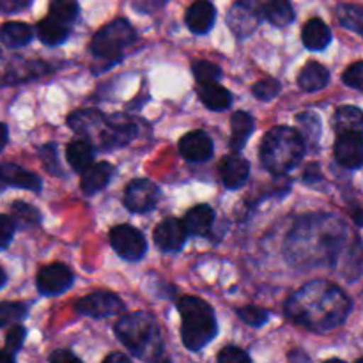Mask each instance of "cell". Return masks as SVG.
Listing matches in <instances>:
<instances>
[{"label":"cell","instance_id":"obj_35","mask_svg":"<svg viewBox=\"0 0 363 363\" xmlns=\"http://www.w3.org/2000/svg\"><path fill=\"white\" fill-rule=\"evenodd\" d=\"M280 89L282 87H280L279 82L273 80V78H266V80L257 82V84L252 87V92H254L255 98L261 99V101H269V99H273L279 94Z\"/></svg>","mask_w":363,"mask_h":363},{"label":"cell","instance_id":"obj_32","mask_svg":"<svg viewBox=\"0 0 363 363\" xmlns=\"http://www.w3.org/2000/svg\"><path fill=\"white\" fill-rule=\"evenodd\" d=\"M78 13H80V6L77 0H52L50 4V16L66 25L73 23L78 18Z\"/></svg>","mask_w":363,"mask_h":363},{"label":"cell","instance_id":"obj_8","mask_svg":"<svg viewBox=\"0 0 363 363\" xmlns=\"http://www.w3.org/2000/svg\"><path fill=\"white\" fill-rule=\"evenodd\" d=\"M74 311L82 315H89V318H108V315H116L124 311V303L121 301L119 296L113 293H106V291H98L84 296L74 303Z\"/></svg>","mask_w":363,"mask_h":363},{"label":"cell","instance_id":"obj_14","mask_svg":"<svg viewBox=\"0 0 363 363\" xmlns=\"http://www.w3.org/2000/svg\"><path fill=\"white\" fill-rule=\"evenodd\" d=\"M137 135V128L128 117L112 116L106 117L105 133H103L99 147L101 149H116L130 144Z\"/></svg>","mask_w":363,"mask_h":363},{"label":"cell","instance_id":"obj_7","mask_svg":"<svg viewBox=\"0 0 363 363\" xmlns=\"http://www.w3.org/2000/svg\"><path fill=\"white\" fill-rule=\"evenodd\" d=\"M110 245L113 250L117 252L119 257L124 261L137 262L147 252V241H145L144 234L138 229L131 225H117L110 230L108 234Z\"/></svg>","mask_w":363,"mask_h":363},{"label":"cell","instance_id":"obj_28","mask_svg":"<svg viewBox=\"0 0 363 363\" xmlns=\"http://www.w3.org/2000/svg\"><path fill=\"white\" fill-rule=\"evenodd\" d=\"M0 41L9 48H21L32 41V28L23 21H7L0 28Z\"/></svg>","mask_w":363,"mask_h":363},{"label":"cell","instance_id":"obj_18","mask_svg":"<svg viewBox=\"0 0 363 363\" xmlns=\"http://www.w3.org/2000/svg\"><path fill=\"white\" fill-rule=\"evenodd\" d=\"M186 25L194 34L204 35L213 28L216 20V9L209 0H197L186 11Z\"/></svg>","mask_w":363,"mask_h":363},{"label":"cell","instance_id":"obj_29","mask_svg":"<svg viewBox=\"0 0 363 363\" xmlns=\"http://www.w3.org/2000/svg\"><path fill=\"white\" fill-rule=\"evenodd\" d=\"M38 34L39 39H41L45 45L57 46L67 39V35H69V25L55 20L53 16H48L38 23Z\"/></svg>","mask_w":363,"mask_h":363},{"label":"cell","instance_id":"obj_38","mask_svg":"<svg viewBox=\"0 0 363 363\" xmlns=\"http://www.w3.org/2000/svg\"><path fill=\"white\" fill-rule=\"evenodd\" d=\"M25 337H27V330H25L21 325H14L13 328L9 330V333H7L6 350L9 351V353L16 354L18 351L21 350V346H23Z\"/></svg>","mask_w":363,"mask_h":363},{"label":"cell","instance_id":"obj_34","mask_svg":"<svg viewBox=\"0 0 363 363\" xmlns=\"http://www.w3.org/2000/svg\"><path fill=\"white\" fill-rule=\"evenodd\" d=\"M25 315H27V305L4 301L0 303V328L11 325V323L21 321Z\"/></svg>","mask_w":363,"mask_h":363},{"label":"cell","instance_id":"obj_19","mask_svg":"<svg viewBox=\"0 0 363 363\" xmlns=\"http://www.w3.org/2000/svg\"><path fill=\"white\" fill-rule=\"evenodd\" d=\"M113 174H116V167L108 162L92 163L87 169L82 172L80 188L85 195H94L101 191L106 184L112 181Z\"/></svg>","mask_w":363,"mask_h":363},{"label":"cell","instance_id":"obj_20","mask_svg":"<svg viewBox=\"0 0 363 363\" xmlns=\"http://www.w3.org/2000/svg\"><path fill=\"white\" fill-rule=\"evenodd\" d=\"M222 181L229 190H238L247 183L250 176V165L241 155H229L220 163Z\"/></svg>","mask_w":363,"mask_h":363},{"label":"cell","instance_id":"obj_36","mask_svg":"<svg viewBox=\"0 0 363 363\" xmlns=\"http://www.w3.org/2000/svg\"><path fill=\"white\" fill-rule=\"evenodd\" d=\"M13 213L14 220L16 222H27V223H39L41 222V213L30 204H25V202H14L13 204Z\"/></svg>","mask_w":363,"mask_h":363},{"label":"cell","instance_id":"obj_27","mask_svg":"<svg viewBox=\"0 0 363 363\" xmlns=\"http://www.w3.org/2000/svg\"><path fill=\"white\" fill-rule=\"evenodd\" d=\"M230 149L233 151H241L247 145L248 137L254 131V117L247 112H236L230 117Z\"/></svg>","mask_w":363,"mask_h":363},{"label":"cell","instance_id":"obj_43","mask_svg":"<svg viewBox=\"0 0 363 363\" xmlns=\"http://www.w3.org/2000/svg\"><path fill=\"white\" fill-rule=\"evenodd\" d=\"M50 360L52 362H57V363H64V362H78V357H74L71 351L67 350H60L57 351V353H53L52 357H50Z\"/></svg>","mask_w":363,"mask_h":363},{"label":"cell","instance_id":"obj_48","mask_svg":"<svg viewBox=\"0 0 363 363\" xmlns=\"http://www.w3.org/2000/svg\"><path fill=\"white\" fill-rule=\"evenodd\" d=\"M6 282H7V275H6V272L2 269V266H0V289L6 286Z\"/></svg>","mask_w":363,"mask_h":363},{"label":"cell","instance_id":"obj_17","mask_svg":"<svg viewBox=\"0 0 363 363\" xmlns=\"http://www.w3.org/2000/svg\"><path fill=\"white\" fill-rule=\"evenodd\" d=\"M6 188H25L30 191H41L43 184L35 174L14 163H0V194Z\"/></svg>","mask_w":363,"mask_h":363},{"label":"cell","instance_id":"obj_23","mask_svg":"<svg viewBox=\"0 0 363 363\" xmlns=\"http://www.w3.org/2000/svg\"><path fill=\"white\" fill-rule=\"evenodd\" d=\"M197 92L201 101L209 110H215V112H222V110H227L233 105V96H230V92L225 87H222V85H218V82H213V84H199Z\"/></svg>","mask_w":363,"mask_h":363},{"label":"cell","instance_id":"obj_6","mask_svg":"<svg viewBox=\"0 0 363 363\" xmlns=\"http://www.w3.org/2000/svg\"><path fill=\"white\" fill-rule=\"evenodd\" d=\"M137 39L133 27L126 20H113L94 34L91 52L99 59L117 60L124 50Z\"/></svg>","mask_w":363,"mask_h":363},{"label":"cell","instance_id":"obj_10","mask_svg":"<svg viewBox=\"0 0 363 363\" xmlns=\"http://www.w3.org/2000/svg\"><path fill=\"white\" fill-rule=\"evenodd\" d=\"M335 160L344 169L357 170L363 167V130L339 133L335 142Z\"/></svg>","mask_w":363,"mask_h":363},{"label":"cell","instance_id":"obj_33","mask_svg":"<svg viewBox=\"0 0 363 363\" xmlns=\"http://www.w3.org/2000/svg\"><path fill=\"white\" fill-rule=\"evenodd\" d=\"M194 74L199 84H213L222 78V69L209 60H197L194 62Z\"/></svg>","mask_w":363,"mask_h":363},{"label":"cell","instance_id":"obj_13","mask_svg":"<svg viewBox=\"0 0 363 363\" xmlns=\"http://www.w3.org/2000/svg\"><path fill=\"white\" fill-rule=\"evenodd\" d=\"M105 124H106V117L103 116L101 112L92 108H85V110H77V112L71 113L67 117V126L78 133L80 137L87 138L94 144L96 140L101 142L103 133H105Z\"/></svg>","mask_w":363,"mask_h":363},{"label":"cell","instance_id":"obj_45","mask_svg":"<svg viewBox=\"0 0 363 363\" xmlns=\"http://www.w3.org/2000/svg\"><path fill=\"white\" fill-rule=\"evenodd\" d=\"M14 360H16V357L13 353H9L7 350H0V363H13Z\"/></svg>","mask_w":363,"mask_h":363},{"label":"cell","instance_id":"obj_31","mask_svg":"<svg viewBox=\"0 0 363 363\" xmlns=\"http://www.w3.org/2000/svg\"><path fill=\"white\" fill-rule=\"evenodd\" d=\"M337 18H339L342 27L357 32L363 38V6H354V4L339 6L337 7Z\"/></svg>","mask_w":363,"mask_h":363},{"label":"cell","instance_id":"obj_24","mask_svg":"<svg viewBox=\"0 0 363 363\" xmlns=\"http://www.w3.org/2000/svg\"><path fill=\"white\" fill-rule=\"evenodd\" d=\"M261 18L275 27H287L294 20V9L289 0H262Z\"/></svg>","mask_w":363,"mask_h":363},{"label":"cell","instance_id":"obj_37","mask_svg":"<svg viewBox=\"0 0 363 363\" xmlns=\"http://www.w3.org/2000/svg\"><path fill=\"white\" fill-rule=\"evenodd\" d=\"M238 315H240V318L243 319L247 325L255 326V328H259V326L264 325L269 318L268 312L262 311V308H259V307H252V305L250 307L240 308V311H238Z\"/></svg>","mask_w":363,"mask_h":363},{"label":"cell","instance_id":"obj_26","mask_svg":"<svg viewBox=\"0 0 363 363\" xmlns=\"http://www.w3.org/2000/svg\"><path fill=\"white\" fill-rule=\"evenodd\" d=\"M328 82L330 71L319 62H307L303 69H301L300 77H298V84L307 92L321 91V89H325L328 85Z\"/></svg>","mask_w":363,"mask_h":363},{"label":"cell","instance_id":"obj_4","mask_svg":"<svg viewBox=\"0 0 363 363\" xmlns=\"http://www.w3.org/2000/svg\"><path fill=\"white\" fill-rule=\"evenodd\" d=\"M303 155L305 140L294 128L275 126L262 138L261 162L275 176H282L300 165Z\"/></svg>","mask_w":363,"mask_h":363},{"label":"cell","instance_id":"obj_42","mask_svg":"<svg viewBox=\"0 0 363 363\" xmlns=\"http://www.w3.org/2000/svg\"><path fill=\"white\" fill-rule=\"evenodd\" d=\"M32 0H0V11L2 13H16L25 9Z\"/></svg>","mask_w":363,"mask_h":363},{"label":"cell","instance_id":"obj_47","mask_svg":"<svg viewBox=\"0 0 363 363\" xmlns=\"http://www.w3.org/2000/svg\"><path fill=\"white\" fill-rule=\"evenodd\" d=\"M105 362H110V363H112V362H123V363H128V362H130V358L124 357V354H112V357L106 358Z\"/></svg>","mask_w":363,"mask_h":363},{"label":"cell","instance_id":"obj_2","mask_svg":"<svg viewBox=\"0 0 363 363\" xmlns=\"http://www.w3.org/2000/svg\"><path fill=\"white\" fill-rule=\"evenodd\" d=\"M350 312V298L328 280H312L286 301L287 318L318 333L332 332L342 326Z\"/></svg>","mask_w":363,"mask_h":363},{"label":"cell","instance_id":"obj_1","mask_svg":"<svg viewBox=\"0 0 363 363\" xmlns=\"http://www.w3.org/2000/svg\"><path fill=\"white\" fill-rule=\"evenodd\" d=\"M346 234V225L335 216H303L287 238V259L301 268L332 264L342 254Z\"/></svg>","mask_w":363,"mask_h":363},{"label":"cell","instance_id":"obj_39","mask_svg":"<svg viewBox=\"0 0 363 363\" xmlns=\"http://www.w3.org/2000/svg\"><path fill=\"white\" fill-rule=\"evenodd\" d=\"M16 230V220L9 215H0V250L9 247Z\"/></svg>","mask_w":363,"mask_h":363},{"label":"cell","instance_id":"obj_41","mask_svg":"<svg viewBox=\"0 0 363 363\" xmlns=\"http://www.w3.org/2000/svg\"><path fill=\"white\" fill-rule=\"evenodd\" d=\"M218 362H225V363H241V362H250V354L245 353L243 350L240 347H225L222 353L218 354Z\"/></svg>","mask_w":363,"mask_h":363},{"label":"cell","instance_id":"obj_40","mask_svg":"<svg viewBox=\"0 0 363 363\" xmlns=\"http://www.w3.org/2000/svg\"><path fill=\"white\" fill-rule=\"evenodd\" d=\"M344 84L363 92V62H357L347 67L342 74Z\"/></svg>","mask_w":363,"mask_h":363},{"label":"cell","instance_id":"obj_3","mask_svg":"<svg viewBox=\"0 0 363 363\" xmlns=\"http://www.w3.org/2000/svg\"><path fill=\"white\" fill-rule=\"evenodd\" d=\"M116 335L133 357L140 360H158L163 339L158 321L149 312H131L117 321Z\"/></svg>","mask_w":363,"mask_h":363},{"label":"cell","instance_id":"obj_30","mask_svg":"<svg viewBox=\"0 0 363 363\" xmlns=\"http://www.w3.org/2000/svg\"><path fill=\"white\" fill-rule=\"evenodd\" d=\"M333 128L337 135L350 130H363V112L357 106H340L333 116Z\"/></svg>","mask_w":363,"mask_h":363},{"label":"cell","instance_id":"obj_15","mask_svg":"<svg viewBox=\"0 0 363 363\" xmlns=\"http://www.w3.org/2000/svg\"><path fill=\"white\" fill-rule=\"evenodd\" d=\"M213 140L206 131H190L179 140V152L186 162L202 163L213 156Z\"/></svg>","mask_w":363,"mask_h":363},{"label":"cell","instance_id":"obj_22","mask_svg":"<svg viewBox=\"0 0 363 363\" xmlns=\"http://www.w3.org/2000/svg\"><path fill=\"white\" fill-rule=\"evenodd\" d=\"M301 39H303V45L308 50L321 52V50H325L332 43V30H330L328 25L323 20L312 18V20L305 23L303 30H301Z\"/></svg>","mask_w":363,"mask_h":363},{"label":"cell","instance_id":"obj_9","mask_svg":"<svg viewBox=\"0 0 363 363\" xmlns=\"http://www.w3.org/2000/svg\"><path fill=\"white\" fill-rule=\"evenodd\" d=\"M160 201V188L149 179H133L124 191V206L131 213H149Z\"/></svg>","mask_w":363,"mask_h":363},{"label":"cell","instance_id":"obj_12","mask_svg":"<svg viewBox=\"0 0 363 363\" xmlns=\"http://www.w3.org/2000/svg\"><path fill=\"white\" fill-rule=\"evenodd\" d=\"M262 0H238L229 13V27L240 38H245L255 30L261 18Z\"/></svg>","mask_w":363,"mask_h":363},{"label":"cell","instance_id":"obj_25","mask_svg":"<svg viewBox=\"0 0 363 363\" xmlns=\"http://www.w3.org/2000/svg\"><path fill=\"white\" fill-rule=\"evenodd\" d=\"M96 149L94 144L87 138H78V140L71 142L66 149L67 162H69L71 169L77 172H84L89 165L94 163Z\"/></svg>","mask_w":363,"mask_h":363},{"label":"cell","instance_id":"obj_46","mask_svg":"<svg viewBox=\"0 0 363 363\" xmlns=\"http://www.w3.org/2000/svg\"><path fill=\"white\" fill-rule=\"evenodd\" d=\"M353 220L358 223V225H363V209L362 208L353 209Z\"/></svg>","mask_w":363,"mask_h":363},{"label":"cell","instance_id":"obj_44","mask_svg":"<svg viewBox=\"0 0 363 363\" xmlns=\"http://www.w3.org/2000/svg\"><path fill=\"white\" fill-rule=\"evenodd\" d=\"M7 140H9V130L4 123H0V152L7 145Z\"/></svg>","mask_w":363,"mask_h":363},{"label":"cell","instance_id":"obj_11","mask_svg":"<svg viewBox=\"0 0 363 363\" xmlns=\"http://www.w3.org/2000/svg\"><path fill=\"white\" fill-rule=\"evenodd\" d=\"M35 286L43 296H59L73 286V272L64 264H48L39 269Z\"/></svg>","mask_w":363,"mask_h":363},{"label":"cell","instance_id":"obj_21","mask_svg":"<svg viewBox=\"0 0 363 363\" xmlns=\"http://www.w3.org/2000/svg\"><path fill=\"white\" fill-rule=\"evenodd\" d=\"M183 223L186 227L188 236L204 238L211 233L213 223H215V211L208 204L195 206L186 213Z\"/></svg>","mask_w":363,"mask_h":363},{"label":"cell","instance_id":"obj_5","mask_svg":"<svg viewBox=\"0 0 363 363\" xmlns=\"http://www.w3.org/2000/svg\"><path fill=\"white\" fill-rule=\"evenodd\" d=\"M183 325L181 337L188 351H201L215 339L218 332L216 315L211 305L195 296H183L177 303Z\"/></svg>","mask_w":363,"mask_h":363},{"label":"cell","instance_id":"obj_16","mask_svg":"<svg viewBox=\"0 0 363 363\" xmlns=\"http://www.w3.org/2000/svg\"><path fill=\"white\" fill-rule=\"evenodd\" d=\"M186 227L177 218H165L155 229V243L163 252H177L186 243Z\"/></svg>","mask_w":363,"mask_h":363}]
</instances>
